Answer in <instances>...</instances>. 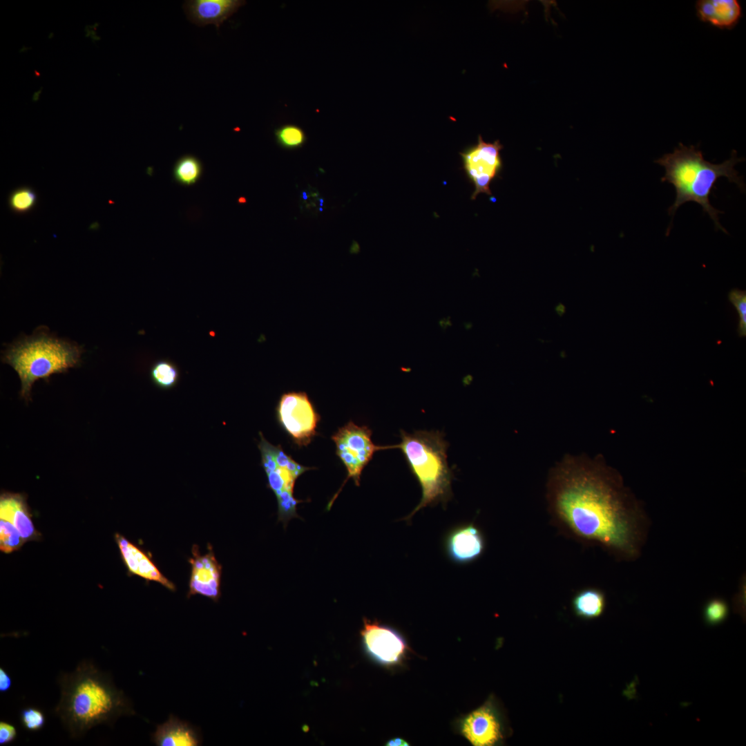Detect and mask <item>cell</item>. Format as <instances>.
Returning <instances> with one entry per match:
<instances>
[{"mask_svg": "<svg viewBox=\"0 0 746 746\" xmlns=\"http://www.w3.org/2000/svg\"><path fill=\"white\" fill-rule=\"evenodd\" d=\"M276 417L282 428L299 447L307 446L317 434L321 417L305 392L283 394Z\"/></svg>", "mask_w": 746, "mask_h": 746, "instance_id": "52a82bcc", "label": "cell"}, {"mask_svg": "<svg viewBox=\"0 0 746 746\" xmlns=\"http://www.w3.org/2000/svg\"><path fill=\"white\" fill-rule=\"evenodd\" d=\"M616 486L577 457L562 460L550 472L548 510L564 535L597 544L621 558L637 551V519Z\"/></svg>", "mask_w": 746, "mask_h": 746, "instance_id": "6da1fadb", "label": "cell"}, {"mask_svg": "<svg viewBox=\"0 0 746 746\" xmlns=\"http://www.w3.org/2000/svg\"><path fill=\"white\" fill-rule=\"evenodd\" d=\"M82 353V347L76 345L41 333L10 346L2 361L17 372L21 383L20 396L28 401L35 381H48L52 374L79 365Z\"/></svg>", "mask_w": 746, "mask_h": 746, "instance_id": "5b68a950", "label": "cell"}, {"mask_svg": "<svg viewBox=\"0 0 746 746\" xmlns=\"http://www.w3.org/2000/svg\"><path fill=\"white\" fill-rule=\"evenodd\" d=\"M202 169L201 162L197 157L186 155L176 162L173 168V176L180 184L189 186L199 180Z\"/></svg>", "mask_w": 746, "mask_h": 746, "instance_id": "44dd1931", "label": "cell"}, {"mask_svg": "<svg viewBox=\"0 0 746 746\" xmlns=\"http://www.w3.org/2000/svg\"><path fill=\"white\" fill-rule=\"evenodd\" d=\"M386 745L390 746H403L408 745L409 744L408 742L401 738H395L390 740Z\"/></svg>", "mask_w": 746, "mask_h": 746, "instance_id": "4dcf8cb0", "label": "cell"}, {"mask_svg": "<svg viewBox=\"0 0 746 746\" xmlns=\"http://www.w3.org/2000/svg\"><path fill=\"white\" fill-rule=\"evenodd\" d=\"M555 310L559 316H562L566 313V307L560 303L555 306Z\"/></svg>", "mask_w": 746, "mask_h": 746, "instance_id": "1f68e13d", "label": "cell"}, {"mask_svg": "<svg viewBox=\"0 0 746 746\" xmlns=\"http://www.w3.org/2000/svg\"><path fill=\"white\" fill-rule=\"evenodd\" d=\"M278 503V519L285 527L288 522L295 517H299L297 506L304 501L294 497V492H287L276 497Z\"/></svg>", "mask_w": 746, "mask_h": 746, "instance_id": "cb8c5ba5", "label": "cell"}, {"mask_svg": "<svg viewBox=\"0 0 746 746\" xmlns=\"http://www.w3.org/2000/svg\"><path fill=\"white\" fill-rule=\"evenodd\" d=\"M12 681L10 675L2 667L0 668V692L6 693L12 687Z\"/></svg>", "mask_w": 746, "mask_h": 746, "instance_id": "f546056e", "label": "cell"}, {"mask_svg": "<svg viewBox=\"0 0 746 746\" xmlns=\"http://www.w3.org/2000/svg\"><path fill=\"white\" fill-rule=\"evenodd\" d=\"M193 557L189 559L191 566L187 597L200 595L218 602L220 595L221 566L212 549L201 555L198 546L192 548Z\"/></svg>", "mask_w": 746, "mask_h": 746, "instance_id": "7c38bea8", "label": "cell"}, {"mask_svg": "<svg viewBox=\"0 0 746 746\" xmlns=\"http://www.w3.org/2000/svg\"><path fill=\"white\" fill-rule=\"evenodd\" d=\"M17 731L15 726L12 723L0 721V745H6L14 742L17 738Z\"/></svg>", "mask_w": 746, "mask_h": 746, "instance_id": "f1b7e54d", "label": "cell"}, {"mask_svg": "<svg viewBox=\"0 0 746 746\" xmlns=\"http://www.w3.org/2000/svg\"><path fill=\"white\" fill-rule=\"evenodd\" d=\"M24 542L15 526L8 520L0 518V550L10 553L20 548Z\"/></svg>", "mask_w": 746, "mask_h": 746, "instance_id": "603a6c76", "label": "cell"}, {"mask_svg": "<svg viewBox=\"0 0 746 746\" xmlns=\"http://www.w3.org/2000/svg\"><path fill=\"white\" fill-rule=\"evenodd\" d=\"M149 375L153 385L163 390L173 388L180 380L178 366L169 359L155 361L150 368Z\"/></svg>", "mask_w": 746, "mask_h": 746, "instance_id": "ffe728a7", "label": "cell"}, {"mask_svg": "<svg viewBox=\"0 0 746 746\" xmlns=\"http://www.w3.org/2000/svg\"><path fill=\"white\" fill-rule=\"evenodd\" d=\"M319 201H320V202H321V204H321V206H322V205H323V199H319Z\"/></svg>", "mask_w": 746, "mask_h": 746, "instance_id": "e575fe53", "label": "cell"}, {"mask_svg": "<svg viewBox=\"0 0 746 746\" xmlns=\"http://www.w3.org/2000/svg\"><path fill=\"white\" fill-rule=\"evenodd\" d=\"M0 518L10 522L25 542L39 538L23 495L3 492L0 497Z\"/></svg>", "mask_w": 746, "mask_h": 746, "instance_id": "e0dca14e", "label": "cell"}, {"mask_svg": "<svg viewBox=\"0 0 746 746\" xmlns=\"http://www.w3.org/2000/svg\"><path fill=\"white\" fill-rule=\"evenodd\" d=\"M307 197H308V196H307V193H305V191H303V192L302 193V198H303L304 200H307Z\"/></svg>", "mask_w": 746, "mask_h": 746, "instance_id": "836d02e7", "label": "cell"}, {"mask_svg": "<svg viewBox=\"0 0 746 746\" xmlns=\"http://www.w3.org/2000/svg\"><path fill=\"white\" fill-rule=\"evenodd\" d=\"M20 722L28 731H38L45 725L46 716L44 711L35 707H27L20 711Z\"/></svg>", "mask_w": 746, "mask_h": 746, "instance_id": "484cf974", "label": "cell"}, {"mask_svg": "<svg viewBox=\"0 0 746 746\" xmlns=\"http://www.w3.org/2000/svg\"><path fill=\"white\" fill-rule=\"evenodd\" d=\"M695 8L700 21L722 30L733 29L742 17L737 0H698Z\"/></svg>", "mask_w": 746, "mask_h": 746, "instance_id": "2e32d148", "label": "cell"}, {"mask_svg": "<svg viewBox=\"0 0 746 746\" xmlns=\"http://www.w3.org/2000/svg\"><path fill=\"white\" fill-rule=\"evenodd\" d=\"M604 593L596 588H585L577 591L572 598L571 607L574 614L583 620L600 617L606 608Z\"/></svg>", "mask_w": 746, "mask_h": 746, "instance_id": "d6986e66", "label": "cell"}, {"mask_svg": "<svg viewBox=\"0 0 746 746\" xmlns=\"http://www.w3.org/2000/svg\"><path fill=\"white\" fill-rule=\"evenodd\" d=\"M277 143L286 149L302 147L306 142V135L298 126L285 124L277 128L274 132Z\"/></svg>", "mask_w": 746, "mask_h": 746, "instance_id": "7402d4cb", "label": "cell"}, {"mask_svg": "<svg viewBox=\"0 0 746 746\" xmlns=\"http://www.w3.org/2000/svg\"><path fill=\"white\" fill-rule=\"evenodd\" d=\"M61 696L55 714L70 738L78 739L98 725L113 726L122 716L135 714L132 704L111 676L91 660H82L57 679Z\"/></svg>", "mask_w": 746, "mask_h": 746, "instance_id": "7a4b0ae2", "label": "cell"}, {"mask_svg": "<svg viewBox=\"0 0 746 746\" xmlns=\"http://www.w3.org/2000/svg\"><path fill=\"white\" fill-rule=\"evenodd\" d=\"M503 148L499 140L486 142L479 135L476 144L460 153L463 169L475 186L472 200L480 193L492 195L490 185L502 169L500 152Z\"/></svg>", "mask_w": 746, "mask_h": 746, "instance_id": "ba28073f", "label": "cell"}, {"mask_svg": "<svg viewBox=\"0 0 746 746\" xmlns=\"http://www.w3.org/2000/svg\"><path fill=\"white\" fill-rule=\"evenodd\" d=\"M729 613L727 604L722 599L714 598L709 600L705 606L703 617L705 622L709 626H715L724 622Z\"/></svg>", "mask_w": 746, "mask_h": 746, "instance_id": "d4e9b609", "label": "cell"}, {"mask_svg": "<svg viewBox=\"0 0 746 746\" xmlns=\"http://www.w3.org/2000/svg\"><path fill=\"white\" fill-rule=\"evenodd\" d=\"M461 734L474 746H495L503 743L504 720L493 698L466 715L459 723Z\"/></svg>", "mask_w": 746, "mask_h": 746, "instance_id": "8fae6325", "label": "cell"}, {"mask_svg": "<svg viewBox=\"0 0 746 746\" xmlns=\"http://www.w3.org/2000/svg\"><path fill=\"white\" fill-rule=\"evenodd\" d=\"M450 318V317H449L448 320V318H443V319H441L439 321V325L441 326V328H443V330H445L446 328L448 326H452V323H451L450 320H449Z\"/></svg>", "mask_w": 746, "mask_h": 746, "instance_id": "d6a6232c", "label": "cell"}, {"mask_svg": "<svg viewBox=\"0 0 746 746\" xmlns=\"http://www.w3.org/2000/svg\"><path fill=\"white\" fill-rule=\"evenodd\" d=\"M258 449L261 455V466L267 478L268 487L276 497L286 492H294L296 479L305 472L314 469L294 461L282 448L274 446L259 432Z\"/></svg>", "mask_w": 746, "mask_h": 746, "instance_id": "30bf717a", "label": "cell"}, {"mask_svg": "<svg viewBox=\"0 0 746 746\" xmlns=\"http://www.w3.org/2000/svg\"><path fill=\"white\" fill-rule=\"evenodd\" d=\"M115 537L122 558L131 573L157 582L170 591H175L174 584L162 574L145 553L124 536L117 533Z\"/></svg>", "mask_w": 746, "mask_h": 746, "instance_id": "5bb4252c", "label": "cell"}, {"mask_svg": "<svg viewBox=\"0 0 746 746\" xmlns=\"http://www.w3.org/2000/svg\"><path fill=\"white\" fill-rule=\"evenodd\" d=\"M728 297L738 312V334L740 337H745L746 336V291L734 289L729 291Z\"/></svg>", "mask_w": 746, "mask_h": 746, "instance_id": "4316f807", "label": "cell"}, {"mask_svg": "<svg viewBox=\"0 0 746 746\" xmlns=\"http://www.w3.org/2000/svg\"><path fill=\"white\" fill-rule=\"evenodd\" d=\"M245 3L240 0H192L184 7L189 19L195 24H213L218 28Z\"/></svg>", "mask_w": 746, "mask_h": 746, "instance_id": "9a60e30c", "label": "cell"}, {"mask_svg": "<svg viewBox=\"0 0 746 746\" xmlns=\"http://www.w3.org/2000/svg\"><path fill=\"white\" fill-rule=\"evenodd\" d=\"M361 636L366 654L382 666L397 665L403 660L408 649L399 632L376 620L363 618Z\"/></svg>", "mask_w": 746, "mask_h": 746, "instance_id": "9c48e42d", "label": "cell"}, {"mask_svg": "<svg viewBox=\"0 0 746 746\" xmlns=\"http://www.w3.org/2000/svg\"><path fill=\"white\" fill-rule=\"evenodd\" d=\"M372 433L367 426H360L350 421L339 428L331 437L336 445V454L345 467L347 474L341 488L329 502L328 510L349 479H352L356 486H360L362 471L372 460L374 452L385 449L373 443Z\"/></svg>", "mask_w": 746, "mask_h": 746, "instance_id": "8992f818", "label": "cell"}, {"mask_svg": "<svg viewBox=\"0 0 746 746\" xmlns=\"http://www.w3.org/2000/svg\"><path fill=\"white\" fill-rule=\"evenodd\" d=\"M448 557L455 563L465 564L479 559L484 552L486 542L480 529L469 523L455 527L444 542Z\"/></svg>", "mask_w": 746, "mask_h": 746, "instance_id": "4fadbf2b", "label": "cell"}, {"mask_svg": "<svg viewBox=\"0 0 746 746\" xmlns=\"http://www.w3.org/2000/svg\"><path fill=\"white\" fill-rule=\"evenodd\" d=\"M152 741L158 746H197L202 739L196 729L171 715L166 722L157 726Z\"/></svg>", "mask_w": 746, "mask_h": 746, "instance_id": "ac0fdd59", "label": "cell"}, {"mask_svg": "<svg viewBox=\"0 0 746 746\" xmlns=\"http://www.w3.org/2000/svg\"><path fill=\"white\" fill-rule=\"evenodd\" d=\"M745 160L737 156L733 150L729 159L720 164H714L704 159L702 152L696 146H687L678 144L672 153H665L654 162L662 166L665 174L661 182L671 184L676 189V199L668 209L669 216H673L678 208L688 202L700 204L704 212L713 220L716 229L727 233L718 220L720 211L710 203L709 195L715 184L721 177H725L730 182L736 184L745 191L743 178L735 169V166Z\"/></svg>", "mask_w": 746, "mask_h": 746, "instance_id": "3957f363", "label": "cell"}, {"mask_svg": "<svg viewBox=\"0 0 746 746\" xmlns=\"http://www.w3.org/2000/svg\"><path fill=\"white\" fill-rule=\"evenodd\" d=\"M35 193L29 189H21L15 191L10 197V204L16 211L23 212L31 209L35 203Z\"/></svg>", "mask_w": 746, "mask_h": 746, "instance_id": "83f0119b", "label": "cell"}, {"mask_svg": "<svg viewBox=\"0 0 746 746\" xmlns=\"http://www.w3.org/2000/svg\"><path fill=\"white\" fill-rule=\"evenodd\" d=\"M319 211H323V209H322L321 207H320V208H319Z\"/></svg>", "mask_w": 746, "mask_h": 746, "instance_id": "d590c367", "label": "cell"}, {"mask_svg": "<svg viewBox=\"0 0 746 746\" xmlns=\"http://www.w3.org/2000/svg\"><path fill=\"white\" fill-rule=\"evenodd\" d=\"M399 448L421 488L419 504L406 519L429 505L446 500L451 492L452 472L447 461L448 443L439 431H401Z\"/></svg>", "mask_w": 746, "mask_h": 746, "instance_id": "277c9868", "label": "cell"}]
</instances>
